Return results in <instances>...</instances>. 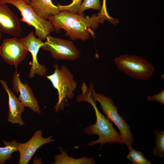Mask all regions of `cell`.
I'll list each match as a JSON object with an SVG mask.
<instances>
[{"mask_svg":"<svg viewBox=\"0 0 164 164\" xmlns=\"http://www.w3.org/2000/svg\"><path fill=\"white\" fill-rule=\"evenodd\" d=\"M84 15L63 10L57 15L48 16L47 19L51 22L54 31L58 33L63 29L66 31V36H69L71 40L80 39L85 41L90 39V35L94 37L93 30L104 21L97 14L90 17H85Z\"/></svg>","mask_w":164,"mask_h":164,"instance_id":"1","label":"cell"},{"mask_svg":"<svg viewBox=\"0 0 164 164\" xmlns=\"http://www.w3.org/2000/svg\"><path fill=\"white\" fill-rule=\"evenodd\" d=\"M79 100L80 102H86L90 103L93 106L95 111L96 118L95 123L82 129L83 132L87 135H97L98 136L97 140L89 142L87 145L88 146H93L100 143L102 147L105 143L111 145L115 142L122 145H124L119 133L114 128L112 122L98 110L93 98L91 91H87L81 94Z\"/></svg>","mask_w":164,"mask_h":164,"instance_id":"2","label":"cell"},{"mask_svg":"<svg viewBox=\"0 0 164 164\" xmlns=\"http://www.w3.org/2000/svg\"><path fill=\"white\" fill-rule=\"evenodd\" d=\"M53 73L46 77L50 81L58 94V100L54 108L55 112L63 110L68 105V100L74 97V91L77 85L74 76L65 66L62 65L60 69L57 64L54 65Z\"/></svg>","mask_w":164,"mask_h":164,"instance_id":"3","label":"cell"},{"mask_svg":"<svg viewBox=\"0 0 164 164\" xmlns=\"http://www.w3.org/2000/svg\"><path fill=\"white\" fill-rule=\"evenodd\" d=\"M92 95L94 100L100 104L106 118L118 127L124 144L128 146V150L132 148L134 138L130 127L118 113V108L114 104L112 99L104 94L97 93L94 89Z\"/></svg>","mask_w":164,"mask_h":164,"instance_id":"4","label":"cell"},{"mask_svg":"<svg viewBox=\"0 0 164 164\" xmlns=\"http://www.w3.org/2000/svg\"><path fill=\"white\" fill-rule=\"evenodd\" d=\"M114 61L117 68L127 76L141 80L151 78L155 71L153 65L142 57L128 54L116 57Z\"/></svg>","mask_w":164,"mask_h":164,"instance_id":"5","label":"cell"},{"mask_svg":"<svg viewBox=\"0 0 164 164\" xmlns=\"http://www.w3.org/2000/svg\"><path fill=\"white\" fill-rule=\"evenodd\" d=\"M0 2L9 3L16 7L22 16L20 20L33 27L35 36L41 40H46V36L54 31L51 22L38 16L24 0H0Z\"/></svg>","mask_w":164,"mask_h":164,"instance_id":"6","label":"cell"},{"mask_svg":"<svg viewBox=\"0 0 164 164\" xmlns=\"http://www.w3.org/2000/svg\"><path fill=\"white\" fill-rule=\"evenodd\" d=\"M41 48L49 51L54 59L75 61L80 58V52L71 40L47 35Z\"/></svg>","mask_w":164,"mask_h":164,"instance_id":"7","label":"cell"},{"mask_svg":"<svg viewBox=\"0 0 164 164\" xmlns=\"http://www.w3.org/2000/svg\"><path fill=\"white\" fill-rule=\"evenodd\" d=\"M28 52L20 39L15 37L5 39L0 46V54L3 59L15 66L26 58Z\"/></svg>","mask_w":164,"mask_h":164,"instance_id":"8","label":"cell"},{"mask_svg":"<svg viewBox=\"0 0 164 164\" xmlns=\"http://www.w3.org/2000/svg\"><path fill=\"white\" fill-rule=\"evenodd\" d=\"M20 39L32 56V60L29 63L31 68L29 74V78H33L36 74L42 76H46L47 70L44 65H41L39 63L37 59L39 50L43 46L44 43L35 37L33 31L30 32L26 36Z\"/></svg>","mask_w":164,"mask_h":164,"instance_id":"9","label":"cell"},{"mask_svg":"<svg viewBox=\"0 0 164 164\" xmlns=\"http://www.w3.org/2000/svg\"><path fill=\"white\" fill-rule=\"evenodd\" d=\"M53 136L44 138L42 132L38 130L35 132L31 139L25 143H18V151L19 153V164H27L37 150L43 145L55 141Z\"/></svg>","mask_w":164,"mask_h":164,"instance_id":"10","label":"cell"},{"mask_svg":"<svg viewBox=\"0 0 164 164\" xmlns=\"http://www.w3.org/2000/svg\"><path fill=\"white\" fill-rule=\"evenodd\" d=\"M12 83L13 90L16 94L19 93L18 98L24 106L28 107L33 112L40 114L41 113L40 108L34 95L32 89L26 83H22L16 70L13 73Z\"/></svg>","mask_w":164,"mask_h":164,"instance_id":"11","label":"cell"},{"mask_svg":"<svg viewBox=\"0 0 164 164\" xmlns=\"http://www.w3.org/2000/svg\"><path fill=\"white\" fill-rule=\"evenodd\" d=\"M20 21L6 3L0 2V29L2 32L16 36H21Z\"/></svg>","mask_w":164,"mask_h":164,"instance_id":"12","label":"cell"},{"mask_svg":"<svg viewBox=\"0 0 164 164\" xmlns=\"http://www.w3.org/2000/svg\"><path fill=\"white\" fill-rule=\"evenodd\" d=\"M0 82L8 96V121L13 124H18L20 126L24 125L25 122L22 118L21 114L24 111L25 106L18 98L9 90L5 81L1 80Z\"/></svg>","mask_w":164,"mask_h":164,"instance_id":"13","label":"cell"},{"mask_svg":"<svg viewBox=\"0 0 164 164\" xmlns=\"http://www.w3.org/2000/svg\"><path fill=\"white\" fill-rule=\"evenodd\" d=\"M29 5L38 16L45 19L48 16L55 15L60 12L51 0H31Z\"/></svg>","mask_w":164,"mask_h":164,"instance_id":"14","label":"cell"},{"mask_svg":"<svg viewBox=\"0 0 164 164\" xmlns=\"http://www.w3.org/2000/svg\"><path fill=\"white\" fill-rule=\"evenodd\" d=\"M61 152L54 155V162L53 164H94L95 162L94 157H83L75 159L69 156L66 151L59 146Z\"/></svg>","mask_w":164,"mask_h":164,"instance_id":"15","label":"cell"},{"mask_svg":"<svg viewBox=\"0 0 164 164\" xmlns=\"http://www.w3.org/2000/svg\"><path fill=\"white\" fill-rule=\"evenodd\" d=\"M4 147H0V164H4L7 160L11 158L12 155L18 151V143L15 140L11 142L3 140Z\"/></svg>","mask_w":164,"mask_h":164,"instance_id":"16","label":"cell"},{"mask_svg":"<svg viewBox=\"0 0 164 164\" xmlns=\"http://www.w3.org/2000/svg\"><path fill=\"white\" fill-rule=\"evenodd\" d=\"M155 135V144L153 147V154L155 156H164V131L163 130H154Z\"/></svg>","mask_w":164,"mask_h":164,"instance_id":"17","label":"cell"},{"mask_svg":"<svg viewBox=\"0 0 164 164\" xmlns=\"http://www.w3.org/2000/svg\"><path fill=\"white\" fill-rule=\"evenodd\" d=\"M127 158L133 164H151V162L145 158L140 151L134 149L132 147L129 149Z\"/></svg>","mask_w":164,"mask_h":164,"instance_id":"18","label":"cell"},{"mask_svg":"<svg viewBox=\"0 0 164 164\" xmlns=\"http://www.w3.org/2000/svg\"><path fill=\"white\" fill-rule=\"evenodd\" d=\"M101 6L100 0H84L80 7L78 14H83L86 10L93 9L100 11Z\"/></svg>","mask_w":164,"mask_h":164,"instance_id":"19","label":"cell"},{"mask_svg":"<svg viewBox=\"0 0 164 164\" xmlns=\"http://www.w3.org/2000/svg\"><path fill=\"white\" fill-rule=\"evenodd\" d=\"M83 0H72L70 4L66 5H62L57 3V6L60 11L67 10L73 13L78 14L80 7Z\"/></svg>","mask_w":164,"mask_h":164,"instance_id":"20","label":"cell"},{"mask_svg":"<svg viewBox=\"0 0 164 164\" xmlns=\"http://www.w3.org/2000/svg\"><path fill=\"white\" fill-rule=\"evenodd\" d=\"M97 14L101 19L104 21L107 20L114 24H115L118 22L117 19L111 17L108 14L106 6V0H103L101 9Z\"/></svg>","mask_w":164,"mask_h":164,"instance_id":"21","label":"cell"},{"mask_svg":"<svg viewBox=\"0 0 164 164\" xmlns=\"http://www.w3.org/2000/svg\"><path fill=\"white\" fill-rule=\"evenodd\" d=\"M147 99L149 101H155L164 105V90L158 94L148 96Z\"/></svg>","mask_w":164,"mask_h":164,"instance_id":"22","label":"cell"},{"mask_svg":"<svg viewBox=\"0 0 164 164\" xmlns=\"http://www.w3.org/2000/svg\"><path fill=\"white\" fill-rule=\"evenodd\" d=\"M41 161L40 160V159H38L36 157H35L33 161V163L34 164H42L41 163Z\"/></svg>","mask_w":164,"mask_h":164,"instance_id":"23","label":"cell"},{"mask_svg":"<svg viewBox=\"0 0 164 164\" xmlns=\"http://www.w3.org/2000/svg\"><path fill=\"white\" fill-rule=\"evenodd\" d=\"M31 0H24L25 2L27 4L29 5Z\"/></svg>","mask_w":164,"mask_h":164,"instance_id":"24","label":"cell"},{"mask_svg":"<svg viewBox=\"0 0 164 164\" xmlns=\"http://www.w3.org/2000/svg\"><path fill=\"white\" fill-rule=\"evenodd\" d=\"M2 32L0 29V40L2 39Z\"/></svg>","mask_w":164,"mask_h":164,"instance_id":"25","label":"cell"}]
</instances>
